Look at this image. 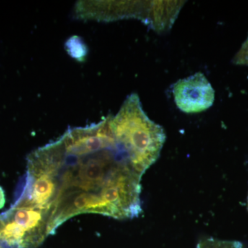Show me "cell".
Listing matches in <instances>:
<instances>
[{
    "label": "cell",
    "mask_w": 248,
    "mask_h": 248,
    "mask_svg": "<svg viewBox=\"0 0 248 248\" xmlns=\"http://www.w3.org/2000/svg\"><path fill=\"white\" fill-rule=\"evenodd\" d=\"M172 93L178 108L187 114L206 110L215 102V90L202 73L179 80Z\"/></svg>",
    "instance_id": "5"
},
{
    "label": "cell",
    "mask_w": 248,
    "mask_h": 248,
    "mask_svg": "<svg viewBox=\"0 0 248 248\" xmlns=\"http://www.w3.org/2000/svg\"><path fill=\"white\" fill-rule=\"evenodd\" d=\"M109 117L116 141L143 176L159 159L166 141L164 129L147 116L136 93L126 98L116 115Z\"/></svg>",
    "instance_id": "2"
},
{
    "label": "cell",
    "mask_w": 248,
    "mask_h": 248,
    "mask_svg": "<svg viewBox=\"0 0 248 248\" xmlns=\"http://www.w3.org/2000/svg\"><path fill=\"white\" fill-rule=\"evenodd\" d=\"M28 160L46 170L55 182L50 235L81 214L124 220L142 213V176L116 141L109 115L99 123L68 129Z\"/></svg>",
    "instance_id": "1"
},
{
    "label": "cell",
    "mask_w": 248,
    "mask_h": 248,
    "mask_svg": "<svg viewBox=\"0 0 248 248\" xmlns=\"http://www.w3.org/2000/svg\"><path fill=\"white\" fill-rule=\"evenodd\" d=\"M0 248H5L3 247V246H0Z\"/></svg>",
    "instance_id": "9"
},
{
    "label": "cell",
    "mask_w": 248,
    "mask_h": 248,
    "mask_svg": "<svg viewBox=\"0 0 248 248\" xmlns=\"http://www.w3.org/2000/svg\"><path fill=\"white\" fill-rule=\"evenodd\" d=\"M178 1H79L75 14L86 20L138 18L156 31L170 27L180 11Z\"/></svg>",
    "instance_id": "3"
},
{
    "label": "cell",
    "mask_w": 248,
    "mask_h": 248,
    "mask_svg": "<svg viewBox=\"0 0 248 248\" xmlns=\"http://www.w3.org/2000/svg\"><path fill=\"white\" fill-rule=\"evenodd\" d=\"M234 63L248 66V37L234 58Z\"/></svg>",
    "instance_id": "6"
},
{
    "label": "cell",
    "mask_w": 248,
    "mask_h": 248,
    "mask_svg": "<svg viewBox=\"0 0 248 248\" xmlns=\"http://www.w3.org/2000/svg\"><path fill=\"white\" fill-rule=\"evenodd\" d=\"M46 210L14 205L0 215V246L5 248H37L50 235Z\"/></svg>",
    "instance_id": "4"
},
{
    "label": "cell",
    "mask_w": 248,
    "mask_h": 248,
    "mask_svg": "<svg viewBox=\"0 0 248 248\" xmlns=\"http://www.w3.org/2000/svg\"><path fill=\"white\" fill-rule=\"evenodd\" d=\"M5 203H6V197H5L4 191L0 186V210L4 208Z\"/></svg>",
    "instance_id": "7"
},
{
    "label": "cell",
    "mask_w": 248,
    "mask_h": 248,
    "mask_svg": "<svg viewBox=\"0 0 248 248\" xmlns=\"http://www.w3.org/2000/svg\"><path fill=\"white\" fill-rule=\"evenodd\" d=\"M248 203H247V208H248Z\"/></svg>",
    "instance_id": "8"
}]
</instances>
